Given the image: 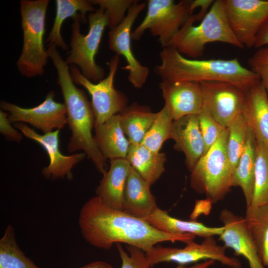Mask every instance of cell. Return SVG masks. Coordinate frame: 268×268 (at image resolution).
I'll use <instances>...</instances> for the list:
<instances>
[{
	"label": "cell",
	"mask_w": 268,
	"mask_h": 268,
	"mask_svg": "<svg viewBox=\"0 0 268 268\" xmlns=\"http://www.w3.org/2000/svg\"><path fill=\"white\" fill-rule=\"evenodd\" d=\"M79 225L83 238L91 245L109 250L114 244L125 243L137 247L145 253L159 243L194 240L192 234H172L161 231L146 220L123 210L112 208L97 196L82 206Z\"/></svg>",
	"instance_id": "1"
},
{
	"label": "cell",
	"mask_w": 268,
	"mask_h": 268,
	"mask_svg": "<svg viewBox=\"0 0 268 268\" xmlns=\"http://www.w3.org/2000/svg\"><path fill=\"white\" fill-rule=\"evenodd\" d=\"M159 57L161 63L155 67L154 72L162 81H224L244 91L260 82L259 76L243 67L237 58L230 60L190 59L170 46L163 48Z\"/></svg>",
	"instance_id": "2"
},
{
	"label": "cell",
	"mask_w": 268,
	"mask_h": 268,
	"mask_svg": "<svg viewBox=\"0 0 268 268\" xmlns=\"http://www.w3.org/2000/svg\"><path fill=\"white\" fill-rule=\"evenodd\" d=\"M53 63L57 72V83L67 110V124L71 132L67 150L69 153L82 150L103 175L108 170L107 159L92 134L95 117L91 103L84 91L74 84L67 63L61 57H57L54 59Z\"/></svg>",
	"instance_id": "3"
},
{
	"label": "cell",
	"mask_w": 268,
	"mask_h": 268,
	"mask_svg": "<svg viewBox=\"0 0 268 268\" xmlns=\"http://www.w3.org/2000/svg\"><path fill=\"white\" fill-rule=\"evenodd\" d=\"M190 15L171 41L169 46L190 59H198L206 44L221 42L244 49L230 26L226 12L225 0H216L197 25Z\"/></svg>",
	"instance_id": "4"
},
{
	"label": "cell",
	"mask_w": 268,
	"mask_h": 268,
	"mask_svg": "<svg viewBox=\"0 0 268 268\" xmlns=\"http://www.w3.org/2000/svg\"><path fill=\"white\" fill-rule=\"evenodd\" d=\"M49 0H21L20 2L23 46L16 66L27 78L44 73L49 56L44 48V35Z\"/></svg>",
	"instance_id": "5"
},
{
	"label": "cell",
	"mask_w": 268,
	"mask_h": 268,
	"mask_svg": "<svg viewBox=\"0 0 268 268\" xmlns=\"http://www.w3.org/2000/svg\"><path fill=\"white\" fill-rule=\"evenodd\" d=\"M228 136L226 128L191 172V187L212 203L224 199L232 187L233 170L227 153Z\"/></svg>",
	"instance_id": "6"
},
{
	"label": "cell",
	"mask_w": 268,
	"mask_h": 268,
	"mask_svg": "<svg viewBox=\"0 0 268 268\" xmlns=\"http://www.w3.org/2000/svg\"><path fill=\"white\" fill-rule=\"evenodd\" d=\"M89 30L86 35L80 32V22L86 23L81 15L73 19L71 24V50L66 62L69 65H75L82 74L94 82L104 78V69L95 62V56L105 28L108 26V19L105 10L101 7L88 15Z\"/></svg>",
	"instance_id": "7"
},
{
	"label": "cell",
	"mask_w": 268,
	"mask_h": 268,
	"mask_svg": "<svg viewBox=\"0 0 268 268\" xmlns=\"http://www.w3.org/2000/svg\"><path fill=\"white\" fill-rule=\"evenodd\" d=\"M192 0H148L145 16L132 32V39L139 40L144 32L149 30L158 40L162 48L170 43L189 17L192 15Z\"/></svg>",
	"instance_id": "8"
},
{
	"label": "cell",
	"mask_w": 268,
	"mask_h": 268,
	"mask_svg": "<svg viewBox=\"0 0 268 268\" xmlns=\"http://www.w3.org/2000/svg\"><path fill=\"white\" fill-rule=\"evenodd\" d=\"M119 61V55L113 56L107 63L109 68L107 76L97 83H93L85 77L77 66L71 65L69 67L74 83L84 87L91 96L95 127L120 113L128 106L126 95L114 86Z\"/></svg>",
	"instance_id": "9"
},
{
	"label": "cell",
	"mask_w": 268,
	"mask_h": 268,
	"mask_svg": "<svg viewBox=\"0 0 268 268\" xmlns=\"http://www.w3.org/2000/svg\"><path fill=\"white\" fill-rule=\"evenodd\" d=\"M226 247L217 244L214 236L204 238L201 243L191 240L182 248L154 246L146 253L151 267L163 262H173L179 265L201 261L213 260L230 268H241L240 261L226 255Z\"/></svg>",
	"instance_id": "10"
},
{
	"label": "cell",
	"mask_w": 268,
	"mask_h": 268,
	"mask_svg": "<svg viewBox=\"0 0 268 268\" xmlns=\"http://www.w3.org/2000/svg\"><path fill=\"white\" fill-rule=\"evenodd\" d=\"M230 26L244 48L254 47L257 37L268 21V0H225Z\"/></svg>",
	"instance_id": "11"
},
{
	"label": "cell",
	"mask_w": 268,
	"mask_h": 268,
	"mask_svg": "<svg viewBox=\"0 0 268 268\" xmlns=\"http://www.w3.org/2000/svg\"><path fill=\"white\" fill-rule=\"evenodd\" d=\"M139 1L135 0L128 9L124 19L108 32L109 47L116 55L125 58L127 65L122 68L128 71V80L136 88L142 87L149 73V68L135 58L132 49V28L147 4L146 1Z\"/></svg>",
	"instance_id": "12"
},
{
	"label": "cell",
	"mask_w": 268,
	"mask_h": 268,
	"mask_svg": "<svg viewBox=\"0 0 268 268\" xmlns=\"http://www.w3.org/2000/svg\"><path fill=\"white\" fill-rule=\"evenodd\" d=\"M55 92L50 91L42 103L32 108L21 107L1 101V110L6 111L12 123H27L47 134L63 129L67 124V110L64 103L55 100Z\"/></svg>",
	"instance_id": "13"
},
{
	"label": "cell",
	"mask_w": 268,
	"mask_h": 268,
	"mask_svg": "<svg viewBox=\"0 0 268 268\" xmlns=\"http://www.w3.org/2000/svg\"><path fill=\"white\" fill-rule=\"evenodd\" d=\"M204 102L215 121L223 128L244 109L246 91L229 82L219 81L200 82Z\"/></svg>",
	"instance_id": "14"
},
{
	"label": "cell",
	"mask_w": 268,
	"mask_h": 268,
	"mask_svg": "<svg viewBox=\"0 0 268 268\" xmlns=\"http://www.w3.org/2000/svg\"><path fill=\"white\" fill-rule=\"evenodd\" d=\"M14 126L24 136L39 143L47 152L50 163L42 171L45 178L51 180L72 178V169L84 158L86 154L84 153H74L68 156L63 154L59 148V130L40 134L22 123H16Z\"/></svg>",
	"instance_id": "15"
},
{
	"label": "cell",
	"mask_w": 268,
	"mask_h": 268,
	"mask_svg": "<svg viewBox=\"0 0 268 268\" xmlns=\"http://www.w3.org/2000/svg\"><path fill=\"white\" fill-rule=\"evenodd\" d=\"M219 218L224 227L222 233L219 236L224 246L232 249L235 255L245 258L250 268H265L247 227L244 217L223 209L220 212Z\"/></svg>",
	"instance_id": "16"
},
{
	"label": "cell",
	"mask_w": 268,
	"mask_h": 268,
	"mask_svg": "<svg viewBox=\"0 0 268 268\" xmlns=\"http://www.w3.org/2000/svg\"><path fill=\"white\" fill-rule=\"evenodd\" d=\"M164 106L173 120L189 115H198L204 100L201 84L198 82H164L159 85Z\"/></svg>",
	"instance_id": "17"
},
{
	"label": "cell",
	"mask_w": 268,
	"mask_h": 268,
	"mask_svg": "<svg viewBox=\"0 0 268 268\" xmlns=\"http://www.w3.org/2000/svg\"><path fill=\"white\" fill-rule=\"evenodd\" d=\"M171 138L174 148L182 151L186 164L191 172L204 153L205 145L198 115H189L173 120Z\"/></svg>",
	"instance_id": "18"
},
{
	"label": "cell",
	"mask_w": 268,
	"mask_h": 268,
	"mask_svg": "<svg viewBox=\"0 0 268 268\" xmlns=\"http://www.w3.org/2000/svg\"><path fill=\"white\" fill-rule=\"evenodd\" d=\"M131 165L126 158L110 160V165L96 190V196L108 206L123 210L124 193Z\"/></svg>",
	"instance_id": "19"
},
{
	"label": "cell",
	"mask_w": 268,
	"mask_h": 268,
	"mask_svg": "<svg viewBox=\"0 0 268 268\" xmlns=\"http://www.w3.org/2000/svg\"><path fill=\"white\" fill-rule=\"evenodd\" d=\"M150 185L131 167L124 193L123 211L145 219L158 207Z\"/></svg>",
	"instance_id": "20"
},
{
	"label": "cell",
	"mask_w": 268,
	"mask_h": 268,
	"mask_svg": "<svg viewBox=\"0 0 268 268\" xmlns=\"http://www.w3.org/2000/svg\"><path fill=\"white\" fill-rule=\"evenodd\" d=\"M243 113L257 143L268 148V96L261 82L246 91Z\"/></svg>",
	"instance_id": "21"
},
{
	"label": "cell",
	"mask_w": 268,
	"mask_h": 268,
	"mask_svg": "<svg viewBox=\"0 0 268 268\" xmlns=\"http://www.w3.org/2000/svg\"><path fill=\"white\" fill-rule=\"evenodd\" d=\"M96 143L105 159L126 158L130 143L116 114L94 127Z\"/></svg>",
	"instance_id": "22"
},
{
	"label": "cell",
	"mask_w": 268,
	"mask_h": 268,
	"mask_svg": "<svg viewBox=\"0 0 268 268\" xmlns=\"http://www.w3.org/2000/svg\"><path fill=\"white\" fill-rule=\"evenodd\" d=\"M257 143L254 133L249 125L244 151L235 169L232 178V187L242 189L246 206L251 205L255 189V172Z\"/></svg>",
	"instance_id": "23"
},
{
	"label": "cell",
	"mask_w": 268,
	"mask_h": 268,
	"mask_svg": "<svg viewBox=\"0 0 268 268\" xmlns=\"http://www.w3.org/2000/svg\"><path fill=\"white\" fill-rule=\"evenodd\" d=\"M156 229L168 233L192 234L204 238L220 236L224 230L223 226L209 227L197 220H183L170 215L164 210L156 208L144 219Z\"/></svg>",
	"instance_id": "24"
},
{
	"label": "cell",
	"mask_w": 268,
	"mask_h": 268,
	"mask_svg": "<svg viewBox=\"0 0 268 268\" xmlns=\"http://www.w3.org/2000/svg\"><path fill=\"white\" fill-rule=\"evenodd\" d=\"M120 123L130 144H141L155 121L157 113L150 108L133 102L119 113Z\"/></svg>",
	"instance_id": "25"
},
{
	"label": "cell",
	"mask_w": 268,
	"mask_h": 268,
	"mask_svg": "<svg viewBox=\"0 0 268 268\" xmlns=\"http://www.w3.org/2000/svg\"><path fill=\"white\" fill-rule=\"evenodd\" d=\"M126 158L135 171L150 186L165 171V154L153 152L142 144H130Z\"/></svg>",
	"instance_id": "26"
},
{
	"label": "cell",
	"mask_w": 268,
	"mask_h": 268,
	"mask_svg": "<svg viewBox=\"0 0 268 268\" xmlns=\"http://www.w3.org/2000/svg\"><path fill=\"white\" fill-rule=\"evenodd\" d=\"M56 12L54 23L46 39L48 46L53 45L64 50H67L68 46L61 35V28L64 21L67 18L74 19L81 15L85 19L87 12H94L96 9L86 0H56Z\"/></svg>",
	"instance_id": "27"
},
{
	"label": "cell",
	"mask_w": 268,
	"mask_h": 268,
	"mask_svg": "<svg viewBox=\"0 0 268 268\" xmlns=\"http://www.w3.org/2000/svg\"><path fill=\"white\" fill-rule=\"evenodd\" d=\"M247 227L265 267H268V203L246 206Z\"/></svg>",
	"instance_id": "28"
},
{
	"label": "cell",
	"mask_w": 268,
	"mask_h": 268,
	"mask_svg": "<svg viewBox=\"0 0 268 268\" xmlns=\"http://www.w3.org/2000/svg\"><path fill=\"white\" fill-rule=\"evenodd\" d=\"M0 268H39L21 251L10 225L0 240Z\"/></svg>",
	"instance_id": "29"
},
{
	"label": "cell",
	"mask_w": 268,
	"mask_h": 268,
	"mask_svg": "<svg viewBox=\"0 0 268 268\" xmlns=\"http://www.w3.org/2000/svg\"><path fill=\"white\" fill-rule=\"evenodd\" d=\"M248 127L247 119L243 111L231 122L227 128L228 136L227 150L233 172L244 149Z\"/></svg>",
	"instance_id": "30"
},
{
	"label": "cell",
	"mask_w": 268,
	"mask_h": 268,
	"mask_svg": "<svg viewBox=\"0 0 268 268\" xmlns=\"http://www.w3.org/2000/svg\"><path fill=\"white\" fill-rule=\"evenodd\" d=\"M173 120L167 108L164 106L145 134L141 144L149 150L158 152L163 143L171 138Z\"/></svg>",
	"instance_id": "31"
},
{
	"label": "cell",
	"mask_w": 268,
	"mask_h": 268,
	"mask_svg": "<svg viewBox=\"0 0 268 268\" xmlns=\"http://www.w3.org/2000/svg\"><path fill=\"white\" fill-rule=\"evenodd\" d=\"M268 203V148L257 143L255 189L251 205Z\"/></svg>",
	"instance_id": "32"
},
{
	"label": "cell",
	"mask_w": 268,
	"mask_h": 268,
	"mask_svg": "<svg viewBox=\"0 0 268 268\" xmlns=\"http://www.w3.org/2000/svg\"><path fill=\"white\" fill-rule=\"evenodd\" d=\"M134 0H90L93 5H99L106 11L110 30L118 26L126 17Z\"/></svg>",
	"instance_id": "33"
},
{
	"label": "cell",
	"mask_w": 268,
	"mask_h": 268,
	"mask_svg": "<svg viewBox=\"0 0 268 268\" xmlns=\"http://www.w3.org/2000/svg\"><path fill=\"white\" fill-rule=\"evenodd\" d=\"M198 116L205 145L204 154L225 129L215 121L204 102Z\"/></svg>",
	"instance_id": "34"
},
{
	"label": "cell",
	"mask_w": 268,
	"mask_h": 268,
	"mask_svg": "<svg viewBox=\"0 0 268 268\" xmlns=\"http://www.w3.org/2000/svg\"><path fill=\"white\" fill-rule=\"evenodd\" d=\"M250 69L259 77L268 96V45L259 48L249 58Z\"/></svg>",
	"instance_id": "35"
},
{
	"label": "cell",
	"mask_w": 268,
	"mask_h": 268,
	"mask_svg": "<svg viewBox=\"0 0 268 268\" xmlns=\"http://www.w3.org/2000/svg\"><path fill=\"white\" fill-rule=\"evenodd\" d=\"M116 247L122 261L121 268H150V264L142 250L127 245L129 254H127L121 243L116 244Z\"/></svg>",
	"instance_id": "36"
},
{
	"label": "cell",
	"mask_w": 268,
	"mask_h": 268,
	"mask_svg": "<svg viewBox=\"0 0 268 268\" xmlns=\"http://www.w3.org/2000/svg\"><path fill=\"white\" fill-rule=\"evenodd\" d=\"M8 119V114L0 110V132L8 140L19 142L22 139V133L14 129Z\"/></svg>",
	"instance_id": "37"
},
{
	"label": "cell",
	"mask_w": 268,
	"mask_h": 268,
	"mask_svg": "<svg viewBox=\"0 0 268 268\" xmlns=\"http://www.w3.org/2000/svg\"><path fill=\"white\" fill-rule=\"evenodd\" d=\"M214 0H194L191 1L190 9L193 13L198 7L200 8V11L193 15L195 22L201 21L208 12Z\"/></svg>",
	"instance_id": "38"
},
{
	"label": "cell",
	"mask_w": 268,
	"mask_h": 268,
	"mask_svg": "<svg viewBox=\"0 0 268 268\" xmlns=\"http://www.w3.org/2000/svg\"><path fill=\"white\" fill-rule=\"evenodd\" d=\"M268 45V21L259 32L254 48H259Z\"/></svg>",
	"instance_id": "39"
},
{
	"label": "cell",
	"mask_w": 268,
	"mask_h": 268,
	"mask_svg": "<svg viewBox=\"0 0 268 268\" xmlns=\"http://www.w3.org/2000/svg\"><path fill=\"white\" fill-rule=\"evenodd\" d=\"M209 203H212L211 201L208 199L205 200L197 201L195 207L190 215L191 219L196 220V218L201 213H205V206Z\"/></svg>",
	"instance_id": "40"
},
{
	"label": "cell",
	"mask_w": 268,
	"mask_h": 268,
	"mask_svg": "<svg viewBox=\"0 0 268 268\" xmlns=\"http://www.w3.org/2000/svg\"><path fill=\"white\" fill-rule=\"evenodd\" d=\"M214 263L215 261L213 260H207L196 264L192 266L187 267L183 265H179L175 268H209Z\"/></svg>",
	"instance_id": "41"
},
{
	"label": "cell",
	"mask_w": 268,
	"mask_h": 268,
	"mask_svg": "<svg viewBox=\"0 0 268 268\" xmlns=\"http://www.w3.org/2000/svg\"><path fill=\"white\" fill-rule=\"evenodd\" d=\"M80 268H114L112 265L103 261H96L91 263Z\"/></svg>",
	"instance_id": "42"
}]
</instances>
